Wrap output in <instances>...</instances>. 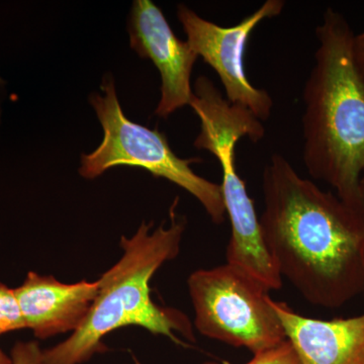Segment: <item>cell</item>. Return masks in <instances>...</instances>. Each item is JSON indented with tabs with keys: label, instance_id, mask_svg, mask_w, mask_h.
<instances>
[{
	"label": "cell",
	"instance_id": "cell-1",
	"mask_svg": "<svg viewBox=\"0 0 364 364\" xmlns=\"http://www.w3.org/2000/svg\"><path fill=\"white\" fill-rule=\"evenodd\" d=\"M263 240L282 279L311 305L341 308L363 293L364 210L273 154L262 174Z\"/></svg>",
	"mask_w": 364,
	"mask_h": 364
},
{
	"label": "cell",
	"instance_id": "cell-2",
	"mask_svg": "<svg viewBox=\"0 0 364 364\" xmlns=\"http://www.w3.org/2000/svg\"><path fill=\"white\" fill-rule=\"evenodd\" d=\"M354 36L343 14L328 7L316 28L315 64L304 88L303 159L313 178L364 210V80L354 62Z\"/></svg>",
	"mask_w": 364,
	"mask_h": 364
},
{
	"label": "cell",
	"instance_id": "cell-3",
	"mask_svg": "<svg viewBox=\"0 0 364 364\" xmlns=\"http://www.w3.org/2000/svg\"><path fill=\"white\" fill-rule=\"evenodd\" d=\"M178 198L170 208V225L142 223L131 238L122 237L123 256L98 280V293L82 325L71 337L42 352L41 364H83L105 350L102 339L126 326H139L152 334L181 343L176 332L195 341L186 314L160 306L150 294V280L167 261L181 251L186 219L177 213Z\"/></svg>",
	"mask_w": 364,
	"mask_h": 364
},
{
	"label": "cell",
	"instance_id": "cell-4",
	"mask_svg": "<svg viewBox=\"0 0 364 364\" xmlns=\"http://www.w3.org/2000/svg\"><path fill=\"white\" fill-rule=\"evenodd\" d=\"M100 90L105 95L92 93L90 104L102 124L104 138L93 152L81 154L79 174L95 179L117 166L146 169L195 196L213 223L223 224L226 208L221 184L198 176L191 167L193 163L203 162L202 158L182 159L172 151L164 133L134 123L124 116L112 74L104 76Z\"/></svg>",
	"mask_w": 364,
	"mask_h": 364
},
{
	"label": "cell",
	"instance_id": "cell-5",
	"mask_svg": "<svg viewBox=\"0 0 364 364\" xmlns=\"http://www.w3.org/2000/svg\"><path fill=\"white\" fill-rule=\"evenodd\" d=\"M198 119L200 132L193 146L212 153L222 167L223 198L232 228L227 263L248 273L269 291L282 289L284 279L268 252L252 198L236 168L237 143L244 136L258 142L264 133L262 124L250 112L229 105L208 107Z\"/></svg>",
	"mask_w": 364,
	"mask_h": 364
},
{
	"label": "cell",
	"instance_id": "cell-6",
	"mask_svg": "<svg viewBox=\"0 0 364 364\" xmlns=\"http://www.w3.org/2000/svg\"><path fill=\"white\" fill-rule=\"evenodd\" d=\"M188 286L195 327L203 336L253 354L287 339L270 303L269 289L238 267L226 262L196 270Z\"/></svg>",
	"mask_w": 364,
	"mask_h": 364
},
{
	"label": "cell",
	"instance_id": "cell-7",
	"mask_svg": "<svg viewBox=\"0 0 364 364\" xmlns=\"http://www.w3.org/2000/svg\"><path fill=\"white\" fill-rule=\"evenodd\" d=\"M284 0H267L252 14L233 26H221L200 18L184 4L177 6L188 45L221 79L227 100L243 105L260 121L272 114L273 100L267 90L251 85L246 75L244 55L251 33L264 20L282 14Z\"/></svg>",
	"mask_w": 364,
	"mask_h": 364
},
{
	"label": "cell",
	"instance_id": "cell-8",
	"mask_svg": "<svg viewBox=\"0 0 364 364\" xmlns=\"http://www.w3.org/2000/svg\"><path fill=\"white\" fill-rule=\"evenodd\" d=\"M130 46L141 57L153 62L161 77V97L154 114L167 119L193 97L191 77L198 56L188 42H182L168 21L150 0L133 2L128 21Z\"/></svg>",
	"mask_w": 364,
	"mask_h": 364
},
{
	"label": "cell",
	"instance_id": "cell-9",
	"mask_svg": "<svg viewBox=\"0 0 364 364\" xmlns=\"http://www.w3.org/2000/svg\"><path fill=\"white\" fill-rule=\"evenodd\" d=\"M26 328L39 339L75 332L85 322L98 293V280L63 284L31 272L14 289Z\"/></svg>",
	"mask_w": 364,
	"mask_h": 364
},
{
	"label": "cell",
	"instance_id": "cell-10",
	"mask_svg": "<svg viewBox=\"0 0 364 364\" xmlns=\"http://www.w3.org/2000/svg\"><path fill=\"white\" fill-rule=\"evenodd\" d=\"M301 364H364V314L347 318H306L270 301Z\"/></svg>",
	"mask_w": 364,
	"mask_h": 364
},
{
	"label": "cell",
	"instance_id": "cell-11",
	"mask_svg": "<svg viewBox=\"0 0 364 364\" xmlns=\"http://www.w3.org/2000/svg\"><path fill=\"white\" fill-rule=\"evenodd\" d=\"M21 329H26V326L16 291L0 282V336Z\"/></svg>",
	"mask_w": 364,
	"mask_h": 364
},
{
	"label": "cell",
	"instance_id": "cell-12",
	"mask_svg": "<svg viewBox=\"0 0 364 364\" xmlns=\"http://www.w3.org/2000/svg\"><path fill=\"white\" fill-rule=\"evenodd\" d=\"M202 364H220L214 361H207ZM245 364H301L298 353L293 345L286 339L277 346L267 350L253 354V358Z\"/></svg>",
	"mask_w": 364,
	"mask_h": 364
},
{
	"label": "cell",
	"instance_id": "cell-13",
	"mask_svg": "<svg viewBox=\"0 0 364 364\" xmlns=\"http://www.w3.org/2000/svg\"><path fill=\"white\" fill-rule=\"evenodd\" d=\"M42 352L37 342H18L9 356L13 364H41Z\"/></svg>",
	"mask_w": 364,
	"mask_h": 364
},
{
	"label": "cell",
	"instance_id": "cell-14",
	"mask_svg": "<svg viewBox=\"0 0 364 364\" xmlns=\"http://www.w3.org/2000/svg\"><path fill=\"white\" fill-rule=\"evenodd\" d=\"M353 58L358 70L364 80V31L354 36Z\"/></svg>",
	"mask_w": 364,
	"mask_h": 364
},
{
	"label": "cell",
	"instance_id": "cell-15",
	"mask_svg": "<svg viewBox=\"0 0 364 364\" xmlns=\"http://www.w3.org/2000/svg\"><path fill=\"white\" fill-rule=\"evenodd\" d=\"M0 364H13L11 356L6 355L1 349H0Z\"/></svg>",
	"mask_w": 364,
	"mask_h": 364
},
{
	"label": "cell",
	"instance_id": "cell-16",
	"mask_svg": "<svg viewBox=\"0 0 364 364\" xmlns=\"http://www.w3.org/2000/svg\"><path fill=\"white\" fill-rule=\"evenodd\" d=\"M6 92V81L0 77V117H1V97Z\"/></svg>",
	"mask_w": 364,
	"mask_h": 364
},
{
	"label": "cell",
	"instance_id": "cell-17",
	"mask_svg": "<svg viewBox=\"0 0 364 364\" xmlns=\"http://www.w3.org/2000/svg\"><path fill=\"white\" fill-rule=\"evenodd\" d=\"M359 191H360V198L364 205V172L361 176L360 182H359Z\"/></svg>",
	"mask_w": 364,
	"mask_h": 364
},
{
	"label": "cell",
	"instance_id": "cell-18",
	"mask_svg": "<svg viewBox=\"0 0 364 364\" xmlns=\"http://www.w3.org/2000/svg\"><path fill=\"white\" fill-rule=\"evenodd\" d=\"M361 294H363V299H364V286H363V293H361Z\"/></svg>",
	"mask_w": 364,
	"mask_h": 364
}]
</instances>
